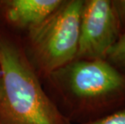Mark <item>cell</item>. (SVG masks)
I'll use <instances>...</instances> for the list:
<instances>
[{"mask_svg": "<svg viewBox=\"0 0 125 124\" xmlns=\"http://www.w3.org/2000/svg\"><path fill=\"white\" fill-rule=\"evenodd\" d=\"M105 60L125 76V31L108 51Z\"/></svg>", "mask_w": 125, "mask_h": 124, "instance_id": "8992f818", "label": "cell"}, {"mask_svg": "<svg viewBox=\"0 0 125 124\" xmlns=\"http://www.w3.org/2000/svg\"><path fill=\"white\" fill-rule=\"evenodd\" d=\"M121 34L112 0H86L81 14L76 59L105 60Z\"/></svg>", "mask_w": 125, "mask_h": 124, "instance_id": "277c9868", "label": "cell"}, {"mask_svg": "<svg viewBox=\"0 0 125 124\" xmlns=\"http://www.w3.org/2000/svg\"><path fill=\"white\" fill-rule=\"evenodd\" d=\"M67 124H125V107L103 117L83 123H73L68 122Z\"/></svg>", "mask_w": 125, "mask_h": 124, "instance_id": "52a82bcc", "label": "cell"}, {"mask_svg": "<svg viewBox=\"0 0 125 124\" xmlns=\"http://www.w3.org/2000/svg\"><path fill=\"white\" fill-rule=\"evenodd\" d=\"M0 76H1V74H0Z\"/></svg>", "mask_w": 125, "mask_h": 124, "instance_id": "9c48e42d", "label": "cell"}, {"mask_svg": "<svg viewBox=\"0 0 125 124\" xmlns=\"http://www.w3.org/2000/svg\"><path fill=\"white\" fill-rule=\"evenodd\" d=\"M112 2L118 15L123 33L125 31V0H112Z\"/></svg>", "mask_w": 125, "mask_h": 124, "instance_id": "ba28073f", "label": "cell"}, {"mask_svg": "<svg viewBox=\"0 0 125 124\" xmlns=\"http://www.w3.org/2000/svg\"><path fill=\"white\" fill-rule=\"evenodd\" d=\"M83 3V0L62 1L46 19L29 30L33 59L45 74L76 59Z\"/></svg>", "mask_w": 125, "mask_h": 124, "instance_id": "3957f363", "label": "cell"}, {"mask_svg": "<svg viewBox=\"0 0 125 124\" xmlns=\"http://www.w3.org/2000/svg\"><path fill=\"white\" fill-rule=\"evenodd\" d=\"M49 76L69 122L87 123L125 107V76L105 60L76 59Z\"/></svg>", "mask_w": 125, "mask_h": 124, "instance_id": "6da1fadb", "label": "cell"}, {"mask_svg": "<svg viewBox=\"0 0 125 124\" xmlns=\"http://www.w3.org/2000/svg\"><path fill=\"white\" fill-rule=\"evenodd\" d=\"M62 0H9L2 9L6 19L12 25L28 30L39 25L57 10Z\"/></svg>", "mask_w": 125, "mask_h": 124, "instance_id": "5b68a950", "label": "cell"}, {"mask_svg": "<svg viewBox=\"0 0 125 124\" xmlns=\"http://www.w3.org/2000/svg\"><path fill=\"white\" fill-rule=\"evenodd\" d=\"M0 124H67L23 49L0 33Z\"/></svg>", "mask_w": 125, "mask_h": 124, "instance_id": "7a4b0ae2", "label": "cell"}]
</instances>
